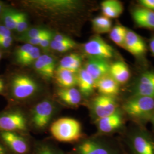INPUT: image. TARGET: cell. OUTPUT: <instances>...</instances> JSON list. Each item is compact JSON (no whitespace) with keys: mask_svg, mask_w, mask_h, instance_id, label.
Returning <instances> with one entry per match:
<instances>
[{"mask_svg":"<svg viewBox=\"0 0 154 154\" xmlns=\"http://www.w3.org/2000/svg\"><path fill=\"white\" fill-rule=\"evenodd\" d=\"M50 131L53 138L61 142H75L82 137L79 122L68 117L61 118L51 123Z\"/></svg>","mask_w":154,"mask_h":154,"instance_id":"obj_1","label":"cell"},{"mask_svg":"<svg viewBox=\"0 0 154 154\" xmlns=\"http://www.w3.org/2000/svg\"><path fill=\"white\" fill-rule=\"evenodd\" d=\"M123 109L131 118L137 119H144L152 117L154 114V98L133 96L123 105Z\"/></svg>","mask_w":154,"mask_h":154,"instance_id":"obj_2","label":"cell"},{"mask_svg":"<svg viewBox=\"0 0 154 154\" xmlns=\"http://www.w3.org/2000/svg\"><path fill=\"white\" fill-rule=\"evenodd\" d=\"M72 154H119L118 150L103 139L90 138L81 140Z\"/></svg>","mask_w":154,"mask_h":154,"instance_id":"obj_3","label":"cell"},{"mask_svg":"<svg viewBox=\"0 0 154 154\" xmlns=\"http://www.w3.org/2000/svg\"><path fill=\"white\" fill-rule=\"evenodd\" d=\"M55 111V105L50 100L39 102L33 107L31 112L30 119L33 127L38 131L44 130L49 125Z\"/></svg>","mask_w":154,"mask_h":154,"instance_id":"obj_4","label":"cell"},{"mask_svg":"<svg viewBox=\"0 0 154 154\" xmlns=\"http://www.w3.org/2000/svg\"><path fill=\"white\" fill-rule=\"evenodd\" d=\"M28 120L22 112L11 111L0 115V131L26 133Z\"/></svg>","mask_w":154,"mask_h":154,"instance_id":"obj_5","label":"cell"},{"mask_svg":"<svg viewBox=\"0 0 154 154\" xmlns=\"http://www.w3.org/2000/svg\"><path fill=\"white\" fill-rule=\"evenodd\" d=\"M83 50L90 57L107 60L112 58L115 50L99 36H95L83 45Z\"/></svg>","mask_w":154,"mask_h":154,"instance_id":"obj_6","label":"cell"},{"mask_svg":"<svg viewBox=\"0 0 154 154\" xmlns=\"http://www.w3.org/2000/svg\"><path fill=\"white\" fill-rule=\"evenodd\" d=\"M128 145L133 154H154V138L144 130L133 132Z\"/></svg>","mask_w":154,"mask_h":154,"instance_id":"obj_7","label":"cell"},{"mask_svg":"<svg viewBox=\"0 0 154 154\" xmlns=\"http://www.w3.org/2000/svg\"><path fill=\"white\" fill-rule=\"evenodd\" d=\"M37 90V85L30 77L18 75L13 78L11 93L15 99L23 100L32 97Z\"/></svg>","mask_w":154,"mask_h":154,"instance_id":"obj_8","label":"cell"},{"mask_svg":"<svg viewBox=\"0 0 154 154\" xmlns=\"http://www.w3.org/2000/svg\"><path fill=\"white\" fill-rule=\"evenodd\" d=\"M0 137L14 154H28L30 151L29 140L21 133L1 131Z\"/></svg>","mask_w":154,"mask_h":154,"instance_id":"obj_9","label":"cell"},{"mask_svg":"<svg viewBox=\"0 0 154 154\" xmlns=\"http://www.w3.org/2000/svg\"><path fill=\"white\" fill-rule=\"evenodd\" d=\"M118 105L114 97L100 95L95 97L91 104V110L97 120L114 114Z\"/></svg>","mask_w":154,"mask_h":154,"instance_id":"obj_10","label":"cell"},{"mask_svg":"<svg viewBox=\"0 0 154 154\" xmlns=\"http://www.w3.org/2000/svg\"><path fill=\"white\" fill-rule=\"evenodd\" d=\"M38 9L54 13H70L78 9L79 4L75 1H35L32 2Z\"/></svg>","mask_w":154,"mask_h":154,"instance_id":"obj_11","label":"cell"},{"mask_svg":"<svg viewBox=\"0 0 154 154\" xmlns=\"http://www.w3.org/2000/svg\"><path fill=\"white\" fill-rule=\"evenodd\" d=\"M123 49L137 57H143L147 51L144 39L137 33L129 29L127 32Z\"/></svg>","mask_w":154,"mask_h":154,"instance_id":"obj_12","label":"cell"},{"mask_svg":"<svg viewBox=\"0 0 154 154\" xmlns=\"http://www.w3.org/2000/svg\"><path fill=\"white\" fill-rule=\"evenodd\" d=\"M110 65L107 60L90 57L86 62L84 69L96 82L109 74Z\"/></svg>","mask_w":154,"mask_h":154,"instance_id":"obj_13","label":"cell"},{"mask_svg":"<svg viewBox=\"0 0 154 154\" xmlns=\"http://www.w3.org/2000/svg\"><path fill=\"white\" fill-rule=\"evenodd\" d=\"M123 121L121 113L118 110L111 116L97 120V125L99 132L108 134L119 128Z\"/></svg>","mask_w":154,"mask_h":154,"instance_id":"obj_14","label":"cell"},{"mask_svg":"<svg viewBox=\"0 0 154 154\" xmlns=\"http://www.w3.org/2000/svg\"><path fill=\"white\" fill-rule=\"evenodd\" d=\"M132 17L140 28L154 30V12L147 8L139 7L132 11Z\"/></svg>","mask_w":154,"mask_h":154,"instance_id":"obj_15","label":"cell"},{"mask_svg":"<svg viewBox=\"0 0 154 154\" xmlns=\"http://www.w3.org/2000/svg\"><path fill=\"white\" fill-rule=\"evenodd\" d=\"M95 88H97L99 93L103 95L114 97L119 92V84L109 74L96 81Z\"/></svg>","mask_w":154,"mask_h":154,"instance_id":"obj_16","label":"cell"},{"mask_svg":"<svg viewBox=\"0 0 154 154\" xmlns=\"http://www.w3.org/2000/svg\"><path fill=\"white\" fill-rule=\"evenodd\" d=\"M109 75L118 84H124L129 80L130 72L125 62L116 61L110 65Z\"/></svg>","mask_w":154,"mask_h":154,"instance_id":"obj_17","label":"cell"},{"mask_svg":"<svg viewBox=\"0 0 154 154\" xmlns=\"http://www.w3.org/2000/svg\"><path fill=\"white\" fill-rule=\"evenodd\" d=\"M77 85L79 91L85 97H88L95 87V81L84 69H79L77 74Z\"/></svg>","mask_w":154,"mask_h":154,"instance_id":"obj_18","label":"cell"},{"mask_svg":"<svg viewBox=\"0 0 154 154\" xmlns=\"http://www.w3.org/2000/svg\"><path fill=\"white\" fill-rule=\"evenodd\" d=\"M57 95L62 102L71 106H76L82 100V94L74 88H61L58 91Z\"/></svg>","mask_w":154,"mask_h":154,"instance_id":"obj_19","label":"cell"},{"mask_svg":"<svg viewBox=\"0 0 154 154\" xmlns=\"http://www.w3.org/2000/svg\"><path fill=\"white\" fill-rule=\"evenodd\" d=\"M101 9L103 16L108 18H116L120 16L123 11L121 2L117 0H106L102 2Z\"/></svg>","mask_w":154,"mask_h":154,"instance_id":"obj_20","label":"cell"},{"mask_svg":"<svg viewBox=\"0 0 154 154\" xmlns=\"http://www.w3.org/2000/svg\"><path fill=\"white\" fill-rule=\"evenodd\" d=\"M55 77L57 82L63 88H72L77 85V74L72 71L58 68Z\"/></svg>","mask_w":154,"mask_h":154,"instance_id":"obj_21","label":"cell"},{"mask_svg":"<svg viewBox=\"0 0 154 154\" xmlns=\"http://www.w3.org/2000/svg\"><path fill=\"white\" fill-rule=\"evenodd\" d=\"M82 58L78 54H70L61 60L58 68L66 69L76 72L79 70L81 66Z\"/></svg>","mask_w":154,"mask_h":154,"instance_id":"obj_22","label":"cell"},{"mask_svg":"<svg viewBox=\"0 0 154 154\" xmlns=\"http://www.w3.org/2000/svg\"><path fill=\"white\" fill-rule=\"evenodd\" d=\"M94 31L97 34L110 33L112 29V22L110 19L105 16L94 18L91 21Z\"/></svg>","mask_w":154,"mask_h":154,"instance_id":"obj_23","label":"cell"},{"mask_svg":"<svg viewBox=\"0 0 154 154\" xmlns=\"http://www.w3.org/2000/svg\"><path fill=\"white\" fill-rule=\"evenodd\" d=\"M33 154H65L61 149L47 141L39 142L35 144Z\"/></svg>","mask_w":154,"mask_h":154,"instance_id":"obj_24","label":"cell"},{"mask_svg":"<svg viewBox=\"0 0 154 154\" xmlns=\"http://www.w3.org/2000/svg\"><path fill=\"white\" fill-rule=\"evenodd\" d=\"M127 30L126 28L122 25H116L112 28L110 32V39L116 45L124 48Z\"/></svg>","mask_w":154,"mask_h":154,"instance_id":"obj_25","label":"cell"},{"mask_svg":"<svg viewBox=\"0 0 154 154\" xmlns=\"http://www.w3.org/2000/svg\"><path fill=\"white\" fill-rule=\"evenodd\" d=\"M20 12L8 9L4 11L3 15V21L5 26L10 30H16L17 23L19 17Z\"/></svg>","mask_w":154,"mask_h":154,"instance_id":"obj_26","label":"cell"},{"mask_svg":"<svg viewBox=\"0 0 154 154\" xmlns=\"http://www.w3.org/2000/svg\"><path fill=\"white\" fill-rule=\"evenodd\" d=\"M75 45V42L72 40L67 42H60L52 40L50 42V46L51 49L60 53H63L73 49Z\"/></svg>","mask_w":154,"mask_h":154,"instance_id":"obj_27","label":"cell"},{"mask_svg":"<svg viewBox=\"0 0 154 154\" xmlns=\"http://www.w3.org/2000/svg\"><path fill=\"white\" fill-rule=\"evenodd\" d=\"M134 96H142L154 98V87L137 83L134 89Z\"/></svg>","mask_w":154,"mask_h":154,"instance_id":"obj_28","label":"cell"},{"mask_svg":"<svg viewBox=\"0 0 154 154\" xmlns=\"http://www.w3.org/2000/svg\"><path fill=\"white\" fill-rule=\"evenodd\" d=\"M40 56L41 53L39 49L37 47L33 46L29 53L19 62V63L22 65H29L34 62H35Z\"/></svg>","mask_w":154,"mask_h":154,"instance_id":"obj_29","label":"cell"},{"mask_svg":"<svg viewBox=\"0 0 154 154\" xmlns=\"http://www.w3.org/2000/svg\"><path fill=\"white\" fill-rule=\"evenodd\" d=\"M49 32V30L45 29L33 28L29 30H26L25 33H23L21 39L26 41L30 39L35 38L39 36L42 35Z\"/></svg>","mask_w":154,"mask_h":154,"instance_id":"obj_30","label":"cell"},{"mask_svg":"<svg viewBox=\"0 0 154 154\" xmlns=\"http://www.w3.org/2000/svg\"><path fill=\"white\" fill-rule=\"evenodd\" d=\"M34 67L35 70L43 77H45L46 78H50L52 77L50 74L49 72H48L41 56L35 62Z\"/></svg>","mask_w":154,"mask_h":154,"instance_id":"obj_31","label":"cell"},{"mask_svg":"<svg viewBox=\"0 0 154 154\" xmlns=\"http://www.w3.org/2000/svg\"><path fill=\"white\" fill-rule=\"evenodd\" d=\"M138 83L154 87V72H144L139 78Z\"/></svg>","mask_w":154,"mask_h":154,"instance_id":"obj_32","label":"cell"},{"mask_svg":"<svg viewBox=\"0 0 154 154\" xmlns=\"http://www.w3.org/2000/svg\"><path fill=\"white\" fill-rule=\"evenodd\" d=\"M28 26V20L26 15L23 13L20 12L16 30L19 33H23L27 30Z\"/></svg>","mask_w":154,"mask_h":154,"instance_id":"obj_33","label":"cell"},{"mask_svg":"<svg viewBox=\"0 0 154 154\" xmlns=\"http://www.w3.org/2000/svg\"><path fill=\"white\" fill-rule=\"evenodd\" d=\"M41 57L44 62L45 65L46 67L50 74L53 77L55 72V63L54 59L49 55H41Z\"/></svg>","mask_w":154,"mask_h":154,"instance_id":"obj_34","label":"cell"},{"mask_svg":"<svg viewBox=\"0 0 154 154\" xmlns=\"http://www.w3.org/2000/svg\"><path fill=\"white\" fill-rule=\"evenodd\" d=\"M33 45L26 44L23 45L21 47H20L16 51V60L17 62H20L22 59L28 54L29 51L33 48Z\"/></svg>","mask_w":154,"mask_h":154,"instance_id":"obj_35","label":"cell"},{"mask_svg":"<svg viewBox=\"0 0 154 154\" xmlns=\"http://www.w3.org/2000/svg\"><path fill=\"white\" fill-rule=\"evenodd\" d=\"M138 3L142 7L154 12V0H139L138 1Z\"/></svg>","mask_w":154,"mask_h":154,"instance_id":"obj_36","label":"cell"},{"mask_svg":"<svg viewBox=\"0 0 154 154\" xmlns=\"http://www.w3.org/2000/svg\"><path fill=\"white\" fill-rule=\"evenodd\" d=\"M13 42V38L10 37H0V47L3 48H9Z\"/></svg>","mask_w":154,"mask_h":154,"instance_id":"obj_37","label":"cell"},{"mask_svg":"<svg viewBox=\"0 0 154 154\" xmlns=\"http://www.w3.org/2000/svg\"><path fill=\"white\" fill-rule=\"evenodd\" d=\"M53 37V34L52 33H50L48 35H47L46 37H45L44 38L42 39V40L41 41V42L39 43V46L42 48L43 49H46L47 48L50 44V42L51 41V39Z\"/></svg>","mask_w":154,"mask_h":154,"instance_id":"obj_38","label":"cell"},{"mask_svg":"<svg viewBox=\"0 0 154 154\" xmlns=\"http://www.w3.org/2000/svg\"><path fill=\"white\" fill-rule=\"evenodd\" d=\"M11 36V30L5 26H0V37H10Z\"/></svg>","mask_w":154,"mask_h":154,"instance_id":"obj_39","label":"cell"},{"mask_svg":"<svg viewBox=\"0 0 154 154\" xmlns=\"http://www.w3.org/2000/svg\"><path fill=\"white\" fill-rule=\"evenodd\" d=\"M53 40L57 41H60V42H67V41H70L72 39L62 34H58L55 35Z\"/></svg>","mask_w":154,"mask_h":154,"instance_id":"obj_40","label":"cell"},{"mask_svg":"<svg viewBox=\"0 0 154 154\" xmlns=\"http://www.w3.org/2000/svg\"><path fill=\"white\" fill-rule=\"evenodd\" d=\"M149 49L152 53V54L154 56V36H153L149 41Z\"/></svg>","mask_w":154,"mask_h":154,"instance_id":"obj_41","label":"cell"},{"mask_svg":"<svg viewBox=\"0 0 154 154\" xmlns=\"http://www.w3.org/2000/svg\"><path fill=\"white\" fill-rule=\"evenodd\" d=\"M0 154H6L5 149L1 143H0Z\"/></svg>","mask_w":154,"mask_h":154,"instance_id":"obj_42","label":"cell"},{"mask_svg":"<svg viewBox=\"0 0 154 154\" xmlns=\"http://www.w3.org/2000/svg\"><path fill=\"white\" fill-rule=\"evenodd\" d=\"M4 88V85L3 81L1 79H0V92H1L3 90Z\"/></svg>","mask_w":154,"mask_h":154,"instance_id":"obj_43","label":"cell"},{"mask_svg":"<svg viewBox=\"0 0 154 154\" xmlns=\"http://www.w3.org/2000/svg\"><path fill=\"white\" fill-rule=\"evenodd\" d=\"M151 118H152V122L154 123V114H153V116H152Z\"/></svg>","mask_w":154,"mask_h":154,"instance_id":"obj_44","label":"cell"},{"mask_svg":"<svg viewBox=\"0 0 154 154\" xmlns=\"http://www.w3.org/2000/svg\"><path fill=\"white\" fill-rule=\"evenodd\" d=\"M1 8H2V5H1V4H0V13H1Z\"/></svg>","mask_w":154,"mask_h":154,"instance_id":"obj_45","label":"cell"},{"mask_svg":"<svg viewBox=\"0 0 154 154\" xmlns=\"http://www.w3.org/2000/svg\"><path fill=\"white\" fill-rule=\"evenodd\" d=\"M1 53H0V59H1Z\"/></svg>","mask_w":154,"mask_h":154,"instance_id":"obj_46","label":"cell"}]
</instances>
